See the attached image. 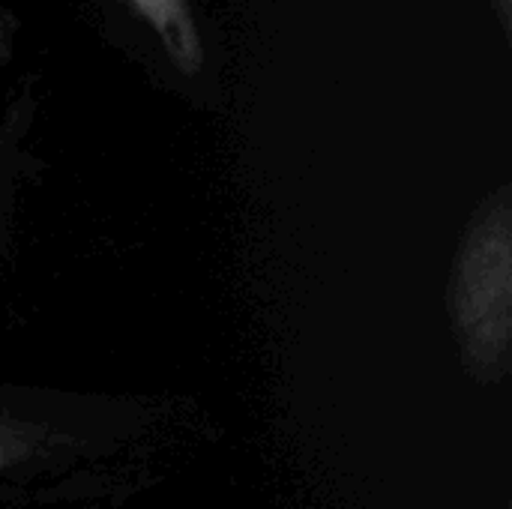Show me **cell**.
<instances>
[{
  "mask_svg": "<svg viewBox=\"0 0 512 509\" xmlns=\"http://www.w3.org/2000/svg\"><path fill=\"white\" fill-rule=\"evenodd\" d=\"M495 12H498V21L504 27V33H512V0H492Z\"/></svg>",
  "mask_w": 512,
  "mask_h": 509,
  "instance_id": "obj_2",
  "label": "cell"
},
{
  "mask_svg": "<svg viewBox=\"0 0 512 509\" xmlns=\"http://www.w3.org/2000/svg\"><path fill=\"white\" fill-rule=\"evenodd\" d=\"M132 12L159 39L162 51L183 72H198L204 63V42L189 0H126Z\"/></svg>",
  "mask_w": 512,
  "mask_h": 509,
  "instance_id": "obj_1",
  "label": "cell"
}]
</instances>
